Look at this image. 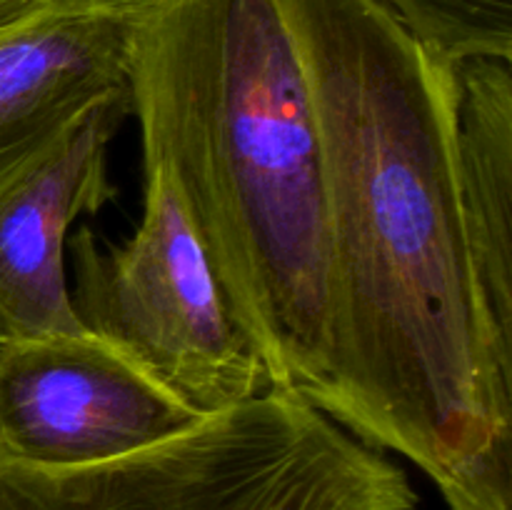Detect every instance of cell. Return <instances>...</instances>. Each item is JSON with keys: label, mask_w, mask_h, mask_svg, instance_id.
<instances>
[{"label": "cell", "mask_w": 512, "mask_h": 510, "mask_svg": "<svg viewBox=\"0 0 512 510\" xmlns=\"http://www.w3.org/2000/svg\"><path fill=\"white\" fill-rule=\"evenodd\" d=\"M323 135L330 373L310 403L450 510H512V343L458 180V63L375 0H280Z\"/></svg>", "instance_id": "obj_1"}, {"label": "cell", "mask_w": 512, "mask_h": 510, "mask_svg": "<svg viewBox=\"0 0 512 510\" xmlns=\"http://www.w3.org/2000/svg\"><path fill=\"white\" fill-rule=\"evenodd\" d=\"M143 163L173 180L275 390L330 373V235L318 110L280 0H125Z\"/></svg>", "instance_id": "obj_2"}, {"label": "cell", "mask_w": 512, "mask_h": 510, "mask_svg": "<svg viewBox=\"0 0 512 510\" xmlns=\"http://www.w3.org/2000/svg\"><path fill=\"white\" fill-rule=\"evenodd\" d=\"M0 510H420L403 468L295 390L73 468L0 458Z\"/></svg>", "instance_id": "obj_3"}, {"label": "cell", "mask_w": 512, "mask_h": 510, "mask_svg": "<svg viewBox=\"0 0 512 510\" xmlns=\"http://www.w3.org/2000/svg\"><path fill=\"white\" fill-rule=\"evenodd\" d=\"M143 170V215L128 238L108 243L85 225L70 235L75 318L200 418L268 393V368L173 180L160 165Z\"/></svg>", "instance_id": "obj_4"}, {"label": "cell", "mask_w": 512, "mask_h": 510, "mask_svg": "<svg viewBox=\"0 0 512 510\" xmlns=\"http://www.w3.org/2000/svg\"><path fill=\"white\" fill-rule=\"evenodd\" d=\"M198 420L88 330L0 343V458L38 468L103 463Z\"/></svg>", "instance_id": "obj_5"}, {"label": "cell", "mask_w": 512, "mask_h": 510, "mask_svg": "<svg viewBox=\"0 0 512 510\" xmlns=\"http://www.w3.org/2000/svg\"><path fill=\"white\" fill-rule=\"evenodd\" d=\"M128 115L125 88L0 193V343L85 330L70 303L65 255L75 220L118 198L108 148Z\"/></svg>", "instance_id": "obj_6"}, {"label": "cell", "mask_w": 512, "mask_h": 510, "mask_svg": "<svg viewBox=\"0 0 512 510\" xmlns=\"http://www.w3.org/2000/svg\"><path fill=\"white\" fill-rule=\"evenodd\" d=\"M128 3L78 0L0 35V193L125 90Z\"/></svg>", "instance_id": "obj_7"}, {"label": "cell", "mask_w": 512, "mask_h": 510, "mask_svg": "<svg viewBox=\"0 0 512 510\" xmlns=\"http://www.w3.org/2000/svg\"><path fill=\"white\" fill-rule=\"evenodd\" d=\"M512 60L458 65V180L495 328L512 343Z\"/></svg>", "instance_id": "obj_8"}, {"label": "cell", "mask_w": 512, "mask_h": 510, "mask_svg": "<svg viewBox=\"0 0 512 510\" xmlns=\"http://www.w3.org/2000/svg\"><path fill=\"white\" fill-rule=\"evenodd\" d=\"M425 48L453 63L512 60V0H375Z\"/></svg>", "instance_id": "obj_9"}, {"label": "cell", "mask_w": 512, "mask_h": 510, "mask_svg": "<svg viewBox=\"0 0 512 510\" xmlns=\"http://www.w3.org/2000/svg\"><path fill=\"white\" fill-rule=\"evenodd\" d=\"M78 0H0V35L18 28L25 20Z\"/></svg>", "instance_id": "obj_10"}]
</instances>
